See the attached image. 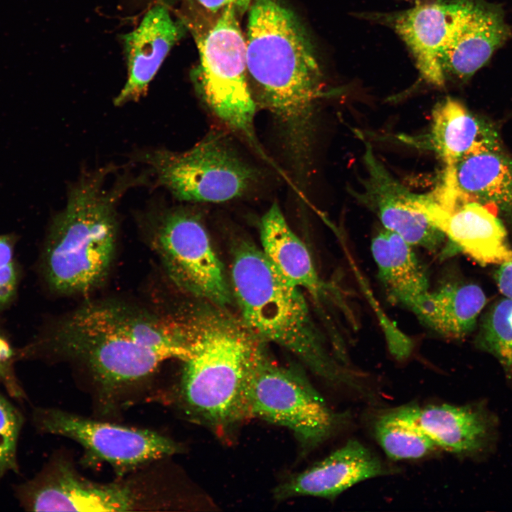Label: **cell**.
<instances>
[{
    "label": "cell",
    "mask_w": 512,
    "mask_h": 512,
    "mask_svg": "<svg viewBox=\"0 0 512 512\" xmlns=\"http://www.w3.org/2000/svg\"><path fill=\"white\" fill-rule=\"evenodd\" d=\"M475 0H436L400 12L390 21L412 54L421 76L437 87L444 85L442 60L459 23Z\"/></svg>",
    "instance_id": "cell-13"
},
{
    "label": "cell",
    "mask_w": 512,
    "mask_h": 512,
    "mask_svg": "<svg viewBox=\"0 0 512 512\" xmlns=\"http://www.w3.org/2000/svg\"><path fill=\"white\" fill-rule=\"evenodd\" d=\"M418 425L438 448L458 455H477L495 436V419L483 405L418 407Z\"/></svg>",
    "instance_id": "cell-19"
},
{
    "label": "cell",
    "mask_w": 512,
    "mask_h": 512,
    "mask_svg": "<svg viewBox=\"0 0 512 512\" xmlns=\"http://www.w3.org/2000/svg\"><path fill=\"white\" fill-rule=\"evenodd\" d=\"M16 272L14 263L0 267V305L8 302L16 287Z\"/></svg>",
    "instance_id": "cell-29"
},
{
    "label": "cell",
    "mask_w": 512,
    "mask_h": 512,
    "mask_svg": "<svg viewBox=\"0 0 512 512\" xmlns=\"http://www.w3.org/2000/svg\"><path fill=\"white\" fill-rule=\"evenodd\" d=\"M22 417L16 408L0 394V475L16 471V448Z\"/></svg>",
    "instance_id": "cell-26"
},
{
    "label": "cell",
    "mask_w": 512,
    "mask_h": 512,
    "mask_svg": "<svg viewBox=\"0 0 512 512\" xmlns=\"http://www.w3.org/2000/svg\"><path fill=\"white\" fill-rule=\"evenodd\" d=\"M193 35L199 54L192 80L206 107L240 137L267 163L276 164L266 154L255 128L257 103L247 75L246 43L233 6L213 14L210 21L192 0H184L175 11Z\"/></svg>",
    "instance_id": "cell-6"
},
{
    "label": "cell",
    "mask_w": 512,
    "mask_h": 512,
    "mask_svg": "<svg viewBox=\"0 0 512 512\" xmlns=\"http://www.w3.org/2000/svg\"><path fill=\"white\" fill-rule=\"evenodd\" d=\"M391 472L367 447L350 439L324 459L287 479L273 495L277 501L302 496L333 499L361 481Z\"/></svg>",
    "instance_id": "cell-15"
},
{
    "label": "cell",
    "mask_w": 512,
    "mask_h": 512,
    "mask_svg": "<svg viewBox=\"0 0 512 512\" xmlns=\"http://www.w3.org/2000/svg\"><path fill=\"white\" fill-rule=\"evenodd\" d=\"M106 166L82 172L68 189L65 208L53 218L46 241L43 269L50 288L67 296H83L106 280L116 251L117 205L146 176Z\"/></svg>",
    "instance_id": "cell-3"
},
{
    "label": "cell",
    "mask_w": 512,
    "mask_h": 512,
    "mask_svg": "<svg viewBox=\"0 0 512 512\" xmlns=\"http://www.w3.org/2000/svg\"><path fill=\"white\" fill-rule=\"evenodd\" d=\"M13 244L11 238L0 235V267L12 262Z\"/></svg>",
    "instance_id": "cell-31"
},
{
    "label": "cell",
    "mask_w": 512,
    "mask_h": 512,
    "mask_svg": "<svg viewBox=\"0 0 512 512\" xmlns=\"http://www.w3.org/2000/svg\"><path fill=\"white\" fill-rule=\"evenodd\" d=\"M431 194L443 208L473 202L512 210V158L502 149L466 154L444 167Z\"/></svg>",
    "instance_id": "cell-14"
},
{
    "label": "cell",
    "mask_w": 512,
    "mask_h": 512,
    "mask_svg": "<svg viewBox=\"0 0 512 512\" xmlns=\"http://www.w3.org/2000/svg\"><path fill=\"white\" fill-rule=\"evenodd\" d=\"M42 432L60 435L80 444L87 457L109 464L119 474L182 451V447L156 432L101 422L54 408L33 413Z\"/></svg>",
    "instance_id": "cell-10"
},
{
    "label": "cell",
    "mask_w": 512,
    "mask_h": 512,
    "mask_svg": "<svg viewBox=\"0 0 512 512\" xmlns=\"http://www.w3.org/2000/svg\"><path fill=\"white\" fill-rule=\"evenodd\" d=\"M244 416L245 421L259 419L287 428L304 452L323 444L343 421L302 370L273 359L265 341L257 347L247 376Z\"/></svg>",
    "instance_id": "cell-7"
},
{
    "label": "cell",
    "mask_w": 512,
    "mask_h": 512,
    "mask_svg": "<svg viewBox=\"0 0 512 512\" xmlns=\"http://www.w3.org/2000/svg\"><path fill=\"white\" fill-rule=\"evenodd\" d=\"M511 35V28L500 6L475 0L445 48L442 60L444 75L469 79Z\"/></svg>",
    "instance_id": "cell-18"
},
{
    "label": "cell",
    "mask_w": 512,
    "mask_h": 512,
    "mask_svg": "<svg viewBox=\"0 0 512 512\" xmlns=\"http://www.w3.org/2000/svg\"><path fill=\"white\" fill-rule=\"evenodd\" d=\"M421 209L452 243L481 265L512 261V250L501 221L486 206L466 203L451 208L422 194Z\"/></svg>",
    "instance_id": "cell-16"
},
{
    "label": "cell",
    "mask_w": 512,
    "mask_h": 512,
    "mask_svg": "<svg viewBox=\"0 0 512 512\" xmlns=\"http://www.w3.org/2000/svg\"><path fill=\"white\" fill-rule=\"evenodd\" d=\"M246 68L256 103L272 114L287 155L302 170L309 156L321 72L309 38L281 0H252L248 9Z\"/></svg>",
    "instance_id": "cell-2"
},
{
    "label": "cell",
    "mask_w": 512,
    "mask_h": 512,
    "mask_svg": "<svg viewBox=\"0 0 512 512\" xmlns=\"http://www.w3.org/2000/svg\"><path fill=\"white\" fill-rule=\"evenodd\" d=\"M186 26L171 16L164 2L155 4L139 26L123 36L127 80L114 104L123 105L143 97L172 47L184 36Z\"/></svg>",
    "instance_id": "cell-17"
},
{
    "label": "cell",
    "mask_w": 512,
    "mask_h": 512,
    "mask_svg": "<svg viewBox=\"0 0 512 512\" xmlns=\"http://www.w3.org/2000/svg\"><path fill=\"white\" fill-rule=\"evenodd\" d=\"M17 494L31 511H129L146 506L144 495L134 484L94 482L62 460L20 486Z\"/></svg>",
    "instance_id": "cell-11"
},
{
    "label": "cell",
    "mask_w": 512,
    "mask_h": 512,
    "mask_svg": "<svg viewBox=\"0 0 512 512\" xmlns=\"http://www.w3.org/2000/svg\"><path fill=\"white\" fill-rule=\"evenodd\" d=\"M371 252L388 297L414 312L430 290L427 272L412 246L384 229L372 239Z\"/></svg>",
    "instance_id": "cell-22"
},
{
    "label": "cell",
    "mask_w": 512,
    "mask_h": 512,
    "mask_svg": "<svg viewBox=\"0 0 512 512\" xmlns=\"http://www.w3.org/2000/svg\"><path fill=\"white\" fill-rule=\"evenodd\" d=\"M189 322L190 353L182 361L180 404L192 420L228 436L245 421L247 376L262 340L243 322L217 311L199 312Z\"/></svg>",
    "instance_id": "cell-5"
},
{
    "label": "cell",
    "mask_w": 512,
    "mask_h": 512,
    "mask_svg": "<svg viewBox=\"0 0 512 512\" xmlns=\"http://www.w3.org/2000/svg\"><path fill=\"white\" fill-rule=\"evenodd\" d=\"M188 320L115 299L90 301L60 319L42 348L85 366L106 406L169 359L190 353Z\"/></svg>",
    "instance_id": "cell-1"
},
{
    "label": "cell",
    "mask_w": 512,
    "mask_h": 512,
    "mask_svg": "<svg viewBox=\"0 0 512 512\" xmlns=\"http://www.w3.org/2000/svg\"><path fill=\"white\" fill-rule=\"evenodd\" d=\"M364 161L368 176L358 198L375 212L385 229L411 246L437 252L447 238L421 210L422 194L410 192L386 170L366 146Z\"/></svg>",
    "instance_id": "cell-12"
},
{
    "label": "cell",
    "mask_w": 512,
    "mask_h": 512,
    "mask_svg": "<svg viewBox=\"0 0 512 512\" xmlns=\"http://www.w3.org/2000/svg\"><path fill=\"white\" fill-rule=\"evenodd\" d=\"M417 405H405L382 414L376 420V440L391 459L400 461L426 457L437 447L418 425Z\"/></svg>",
    "instance_id": "cell-24"
},
{
    "label": "cell",
    "mask_w": 512,
    "mask_h": 512,
    "mask_svg": "<svg viewBox=\"0 0 512 512\" xmlns=\"http://www.w3.org/2000/svg\"><path fill=\"white\" fill-rule=\"evenodd\" d=\"M477 346L498 359L512 379V299L505 297L486 314L476 338Z\"/></svg>",
    "instance_id": "cell-25"
},
{
    "label": "cell",
    "mask_w": 512,
    "mask_h": 512,
    "mask_svg": "<svg viewBox=\"0 0 512 512\" xmlns=\"http://www.w3.org/2000/svg\"><path fill=\"white\" fill-rule=\"evenodd\" d=\"M231 277L243 323L255 336L289 351L331 385L367 394L363 375L329 352L302 289L287 281L262 250L240 243L234 252Z\"/></svg>",
    "instance_id": "cell-4"
},
{
    "label": "cell",
    "mask_w": 512,
    "mask_h": 512,
    "mask_svg": "<svg viewBox=\"0 0 512 512\" xmlns=\"http://www.w3.org/2000/svg\"><path fill=\"white\" fill-rule=\"evenodd\" d=\"M198 7L210 14H215L227 6H233L242 16L247 11L252 0H192Z\"/></svg>",
    "instance_id": "cell-28"
},
{
    "label": "cell",
    "mask_w": 512,
    "mask_h": 512,
    "mask_svg": "<svg viewBox=\"0 0 512 512\" xmlns=\"http://www.w3.org/2000/svg\"><path fill=\"white\" fill-rule=\"evenodd\" d=\"M13 351L9 343L0 335V380L6 385L13 395L21 394L11 372Z\"/></svg>",
    "instance_id": "cell-27"
},
{
    "label": "cell",
    "mask_w": 512,
    "mask_h": 512,
    "mask_svg": "<svg viewBox=\"0 0 512 512\" xmlns=\"http://www.w3.org/2000/svg\"><path fill=\"white\" fill-rule=\"evenodd\" d=\"M135 159L149 166L159 186L188 203L239 198L250 192L260 176L257 169L216 132L186 151L149 149L137 154Z\"/></svg>",
    "instance_id": "cell-8"
},
{
    "label": "cell",
    "mask_w": 512,
    "mask_h": 512,
    "mask_svg": "<svg viewBox=\"0 0 512 512\" xmlns=\"http://www.w3.org/2000/svg\"><path fill=\"white\" fill-rule=\"evenodd\" d=\"M486 303V295L479 285L448 283L430 291L414 313L443 336L461 338L474 329Z\"/></svg>",
    "instance_id": "cell-23"
},
{
    "label": "cell",
    "mask_w": 512,
    "mask_h": 512,
    "mask_svg": "<svg viewBox=\"0 0 512 512\" xmlns=\"http://www.w3.org/2000/svg\"><path fill=\"white\" fill-rule=\"evenodd\" d=\"M144 223L150 245L176 286L217 307L230 303L222 263L197 213L188 207H158Z\"/></svg>",
    "instance_id": "cell-9"
},
{
    "label": "cell",
    "mask_w": 512,
    "mask_h": 512,
    "mask_svg": "<svg viewBox=\"0 0 512 512\" xmlns=\"http://www.w3.org/2000/svg\"><path fill=\"white\" fill-rule=\"evenodd\" d=\"M432 119L431 142L445 166L471 153L502 149L495 127L457 100L439 102Z\"/></svg>",
    "instance_id": "cell-21"
},
{
    "label": "cell",
    "mask_w": 512,
    "mask_h": 512,
    "mask_svg": "<svg viewBox=\"0 0 512 512\" xmlns=\"http://www.w3.org/2000/svg\"><path fill=\"white\" fill-rule=\"evenodd\" d=\"M495 279L502 294L512 299V261L499 265L496 271Z\"/></svg>",
    "instance_id": "cell-30"
},
{
    "label": "cell",
    "mask_w": 512,
    "mask_h": 512,
    "mask_svg": "<svg viewBox=\"0 0 512 512\" xmlns=\"http://www.w3.org/2000/svg\"><path fill=\"white\" fill-rule=\"evenodd\" d=\"M262 252L289 283L306 290L317 301L327 285L320 278L309 250L294 233L277 202L262 215L260 226Z\"/></svg>",
    "instance_id": "cell-20"
}]
</instances>
